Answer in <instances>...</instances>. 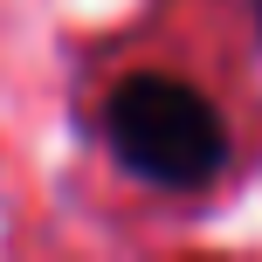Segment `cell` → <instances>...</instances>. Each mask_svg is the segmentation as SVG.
<instances>
[{
  "instance_id": "6da1fadb",
  "label": "cell",
  "mask_w": 262,
  "mask_h": 262,
  "mask_svg": "<svg viewBox=\"0 0 262 262\" xmlns=\"http://www.w3.org/2000/svg\"><path fill=\"white\" fill-rule=\"evenodd\" d=\"M104 138L159 193H207L228 172L221 104L166 69H131L104 90Z\"/></svg>"
},
{
  "instance_id": "7a4b0ae2",
  "label": "cell",
  "mask_w": 262,
  "mask_h": 262,
  "mask_svg": "<svg viewBox=\"0 0 262 262\" xmlns=\"http://www.w3.org/2000/svg\"><path fill=\"white\" fill-rule=\"evenodd\" d=\"M255 7H262V0H255Z\"/></svg>"
}]
</instances>
